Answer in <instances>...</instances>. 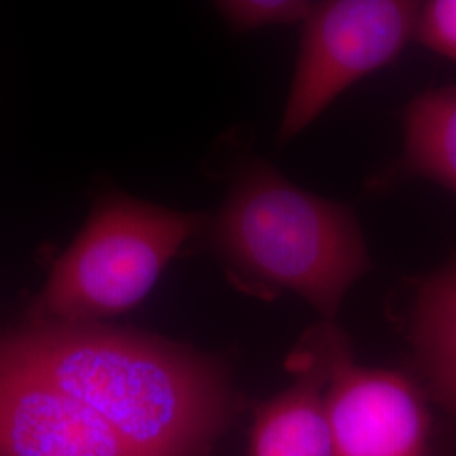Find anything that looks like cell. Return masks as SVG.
I'll list each match as a JSON object with an SVG mask.
<instances>
[{"label":"cell","instance_id":"5","mask_svg":"<svg viewBox=\"0 0 456 456\" xmlns=\"http://www.w3.org/2000/svg\"><path fill=\"white\" fill-rule=\"evenodd\" d=\"M330 380L326 414L331 456H429L431 416L408 375L359 365L340 328H316Z\"/></svg>","mask_w":456,"mask_h":456},{"label":"cell","instance_id":"10","mask_svg":"<svg viewBox=\"0 0 456 456\" xmlns=\"http://www.w3.org/2000/svg\"><path fill=\"white\" fill-rule=\"evenodd\" d=\"M220 14L235 31L305 22L314 4L305 0H227L216 4Z\"/></svg>","mask_w":456,"mask_h":456},{"label":"cell","instance_id":"4","mask_svg":"<svg viewBox=\"0 0 456 456\" xmlns=\"http://www.w3.org/2000/svg\"><path fill=\"white\" fill-rule=\"evenodd\" d=\"M419 4L328 0L305 20L281 139L305 131L352 83L392 63L416 31Z\"/></svg>","mask_w":456,"mask_h":456},{"label":"cell","instance_id":"1","mask_svg":"<svg viewBox=\"0 0 456 456\" xmlns=\"http://www.w3.org/2000/svg\"><path fill=\"white\" fill-rule=\"evenodd\" d=\"M12 338L135 455L207 456L237 414L227 367L190 346L103 323H33Z\"/></svg>","mask_w":456,"mask_h":456},{"label":"cell","instance_id":"6","mask_svg":"<svg viewBox=\"0 0 456 456\" xmlns=\"http://www.w3.org/2000/svg\"><path fill=\"white\" fill-rule=\"evenodd\" d=\"M0 456H139L0 335Z\"/></svg>","mask_w":456,"mask_h":456},{"label":"cell","instance_id":"3","mask_svg":"<svg viewBox=\"0 0 456 456\" xmlns=\"http://www.w3.org/2000/svg\"><path fill=\"white\" fill-rule=\"evenodd\" d=\"M198 213L109 196L54 262L29 311L33 323H102L135 308L200 228Z\"/></svg>","mask_w":456,"mask_h":456},{"label":"cell","instance_id":"2","mask_svg":"<svg viewBox=\"0 0 456 456\" xmlns=\"http://www.w3.org/2000/svg\"><path fill=\"white\" fill-rule=\"evenodd\" d=\"M208 240L245 291H291L328 322L370 269L355 213L294 186L267 164H250L233 181Z\"/></svg>","mask_w":456,"mask_h":456},{"label":"cell","instance_id":"7","mask_svg":"<svg viewBox=\"0 0 456 456\" xmlns=\"http://www.w3.org/2000/svg\"><path fill=\"white\" fill-rule=\"evenodd\" d=\"M288 365L296 374L293 386L254 408L250 456H331L325 401L330 367L316 328Z\"/></svg>","mask_w":456,"mask_h":456},{"label":"cell","instance_id":"8","mask_svg":"<svg viewBox=\"0 0 456 456\" xmlns=\"http://www.w3.org/2000/svg\"><path fill=\"white\" fill-rule=\"evenodd\" d=\"M411 342L429 391L456 416V261L421 282Z\"/></svg>","mask_w":456,"mask_h":456},{"label":"cell","instance_id":"11","mask_svg":"<svg viewBox=\"0 0 456 456\" xmlns=\"http://www.w3.org/2000/svg\"><path fill=\"white\" fill-rule=\"evenodd\" d=\"M414 34L426 48L456 61V0H431L421 5Z\"/></svg>","mask_w":456,"mask_h":456},{"label":"cell","instance_id":"9","mask_svg":"<svg viewBox=\"0 0 456 456\" xmlns=\"http://www.w3.org/2000/svg\"><path fill=\"white\" fill-rule=\"evenodd\" d=\"M401 169L456 195V85L428 90L409 103Z\"/></svg>","mask_w":456,"mask_h":456}]
</instances>
